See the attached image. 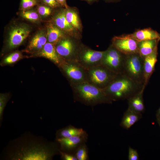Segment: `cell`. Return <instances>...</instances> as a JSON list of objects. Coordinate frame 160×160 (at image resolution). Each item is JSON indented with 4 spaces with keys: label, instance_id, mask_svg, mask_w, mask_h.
I'll list each match as a JSON object with an SVG mask.
<instances>
[{
    "label": "cell",
    "instance_id": "6da1fadb",
    "mask_svg": "<svg viewBox=\"0 0 160 160\" xmlns=\"http://www.w3.org/2000/svg\"><path fill=\"white\" fill-rule=\"evenodd\" d=\"M145 88L143 84L123 74H118L111 82L103 89L113 102L127 100Z\"/></svg>",
    "mask_w": 160,
    "mask_h": 160
},
{
    "label": "cell",
    "instance_id": "7a4b0ae2",
    "mask_svg": "<svg viewBox=\"0 0 160 160\" xmlns=\"http://www.w3.org/2000/svg\"><path fill=\"white\" fill-rule=\"evenodd\" d=\"M74 100L88 106L112 103L103 89L87 82L71 85Z\"/></svg>",
    "mask_w": 160,
    "mask_h": 160
},
{
    "label": "cell",
    "instance_id": "3957f363",
    "mask_svg": "<svg viewBox=\"0 0 160 160\" xmlns=\"http://www.w3.org/2000/svg\"><path fill=\"white\" fill-rule=\"evenodd\" d=\"M144 58L139 53L126 55L122 74L144 86Z\"/></svg>",
    "mask_w": 160,
    "mask_h": 160
},
{
    "label": "cell",
    "instance_id": "277c9868",
    "mask_svg": "<svg viewBox=\"0 0 160 160\" xmlns=\"http://www.w3.org/2000/svg\"><path fill=\"white\" fill-rule=\"evenodd\" d=\"M86 70L87 82L101 89L107 87L118 74L102 64Z\"/></svg>",
    "mask_w": 160,
    "mask_h": 160
},
{
    "label": "cell",
    "instance_id": "5b68a950",
    "mask_svg": "<svg viewBox=\"0 0 160 160\" xmlns=\"http://www.w3.org/2000/svg\"><path fill=\"white\" fill-rule=\"evenodd\" d=\"M58 66L68 78L71 85L87 82L86 69L76 61L63 60Z\"/></svg>",
    "mask_w": 160,
    "mask_h": 160
},
{
    "label": "cell",
    "instance_id": "8992f818",
    "mask_svg": "<svg viewBox=\"0 0 160 160\" xmlns=\"http://www.w3.org/2000/svg\"><path fill=\"white\" fill-rule=\"evenodd\" d=\"M55 150L43 146H31L22 148L14 159L25 160H44L52 159Z\"/></svg>",
    "mask_w": 160,
    "mask_h": 160
},
{
    "label": "cell",
    "instance_id": "52a82bcc",
    "mask_svg": "<svg viewBox=\"0 0 160 160\" xmlns=\"http://www.w3.org/2000/svg\"><path fill=\"white\" fill-rule=\"evenodd\" d=\"M126 56L112 45L105 51L101 64L116 73L122 74Z\"/></svg>",
    "mask_w": 160,
    "mask_h": 160
},
{
    "label": "cell",
    "instance_id": "ba28073f",
    "mask_svg": "<svg viewBox=\"0 0 160 160\" xmlns=\"http://www.w3.org/2000/svg\"><path fill=\"white\" fill-rule=\"evenodd\" d=\"M80 52H77L76 61L85 69L101 64L105 51H97L86 48Z\"/></svg>",
    "mask_w": 160,
    "mask_h": 160
},
{
    "label": "cell",
    "instance_id": "9c48e42d",
    "mask_svg": "<svg viewBox=\"0 0 160 160\" xmlns=\"http://www.w3.org/2000/svg\"><path fill=\"white\" fill-rule=\"evenodd\" d=\"M138 42L130 34H128L114 37L112 45L122 53L128 55L139 53Z\"/></svg>",
    "mask_w": 160,
    "mask_h": 160
},
{
    "label": "cell",
    "instance_id": "30bf717a",
    "mask_svg": "<svg viewBox=\"0 0 160 160\" xmlns=\"http://www.w3.org/2000/svg\"><path fill=\"white\" fill-rule=\"evenodd\" d=\"M56 51L64 60L76 61L77 53L76 46L68 38L62 39L55 45Z\"/></svg>",
    "mask_w": 160,
    "mask_h": 160
},
{
    "label": "cell",
    "instance_id": "8fae6325",
    "mask_svg": "<svg viewBox=\"0 0 160 160\" xmlns=\"http://www.w3.org/2000/svg\"><path fill=\"white\" fill-rule=\"evenodd\" d=\"M30 32L29 27L24 25L13 27L9 33L8 41V47L12 49L20 45L28 37Z\"/></svg>",
    "mask_w": 160,
    "mask_h": 160
},
{
    "label": "cell",
    "instance_id": "7c38bea8",
    "mask_svg": "<svg viewBox=\"0 0 160 160\" xmlns=\"http://www.w3.org/2000/svg\"><path fill=\"white\" fill-rule=\"evenodd\" d=\"M88 135L57 139L62 151L74 154L77 149L87 142Z\"/></svg>",
    "mask_w": 160,
    "mask_h": 160
},
{
    "label": "cell",
    "instance_id": "4fadbf2b",
    "mask_svg": "<svg viewBox=\"0 0 160 160\" xmlns=\"http://www.w3.org/2000/svg\"><path fill=\"white\" fill-rule=\"evenodd\" d=\"M157 47L152 52L144 58V87L145 88L154 70L155 65L157 61Z\"/></svg>",
    "mask_w": 160,
    "mask_h": 160
},
{
    "label": "cell",
    "instance_id": "5bb4252c",
    "mask_svg": "<svg viewBox=\"0 0 160 160\" xmlns=\"http://www.w3.org/2000/svg\"><path fill=\"white\" fill-rule=\"evenodd\" d=\"M38 54L39 56L48 59L58 65L63 60L57 53L55 46L49 42L46 44Z\"/></svg>",
    "mask_w": 160,
    "mask_h": 160
},
{
    "label": "cell",
    "instance_id": "9a60e30c",
    "mask_svg": "<svg viewBox=\"0 0 160 160\" xmlns=\"http://www.w3.org/2000/svg\"><path fill=\"white\" fill-rule=\"evenodd\" d=\"M144 89H142L140 92L127 100L128 108L142 114L144 112L145 108L143 98Z\"/></svg>",
    "mask_w": 160,
    "mask_h": 160
},
{
    "label": "cell",
    "instance_id": "2e32d148",
    "mask_svg": "<svg viewBox=\"0 0 160 160\" xmlns=\"http://www.w3.org/2000/svg\"><path fill=\"white\" fill-rule=\"evenodd\" d=\"M142 117V113L128 108L124 113L120 126L123 128L128 130L141 119Z\"/></svg>",
    "mask_w": 160,
    "mask_h": 160
},
{
    "label": "cell",
    "instance_id": "e0dca14e",
    "mask_svg": "<svg viewBox=\"0 0 160 160\" xmlns=\"http://www.w3.org/2000/svg\"><path fill=\"white\" fill-rule=\"evenodd\" d=\"M130 35L138 41L160 39V34L150 28L137 30Z\"/></svg>",
    "mask_w": 160,
    "mask_h": 160
},
{
    "label": "cell",
    "instance_id": "ac0fdd59",
    "mask_svg": "<svg viewBox=\"0 0 160 160\" xmlns=\"http://www.w3.org/2000/svg\"><path fill=\"white\" fill-rule=\"evenodd\" d=\"M47 35L45 32L41 31L38 32L30 41L28 49L32 52L40 51L47 43Z\"/></svg>",
    "mask_w": 160,
    "mask_h": 160
},
{
    "label": "cell",
    "instance_id": "d6986e66",
    "mask_svg": "<svg viewBox=\"0 0 160 160\" xmlns=\"http://www.w3.org/2000/svg\"><path fill=\"white\" fill-rule=\"evenodd\" d=\"M160 39L142 41L138 44L139 54L143 58L151 54L157 47Z\"/></svg>",
    "mask_w": 160,
    "mask_h": 160
},
{
    "label": "cell",
    "instance_id": "ffe728a7",
    "mask_svg": "<svg viewBox=\"0 0 160 160\" xmlns=\"http://www.w3.org/2000/svg\"><path fill=\"white\" fill-rule=\"evenodd\" d=\"M57 138H68L74 136L88 135L82 128H78L71 125L58 130L57 132Z\"/></svg>",
    "mask_w": 160,
    "mask_h": 160
},
{
    "label": "cell",
    "instance_id": "44dd1931",
    "mask_svg": "<svg viewBox=\"0 0 160 160\" xmlns=\"http://www.w3.org/2000/svg\"><path fill=\"white\" fill-rule=\"evenodd\" d=\"M47 38L48 42L55 46L63 36L62 30L55 24L50 23L47 26Z\"/></svg>",
    "mask_w": 160,
    "mask_h": 160
},
{
    "label": "cell",
    "instance_id": "7402d4cb",
    "mask_svg": "<svg viewBox=\"0 0 160 160\" xmlns=\"http://www.w3.org/2000/svg\"><path fill=\"white\" fill-rule=\"evenodd\" d=\"M55 24L62 31L67 32H72L74 28L67 21L65 14V10L58 12L54 18Z\"/></svg>",
    "mask_w": 160,
    "mask_h": 160
},
{
    "label": "cell",
    "instance_id": "603a6c76",
    "mask_svg": "<svg viewBox=\"0 0 160 160\" xmlns=\"http://www.w3.org/2000/svg\"><path fill=\"white\" fill-rule=\"evenodd\" d=\"M65 14L68 22L75 29L79 30L81 24L78 16L76 11L73 9L66 8Z\"/></svg>",
    "mask_w": 160,
    "mask_h": 160
},
{
    "label": "cell",
    "instance_id": "cb8c5ba5",
    "mask_svg": "<svg viewBox=\"0 0 160 160\" xmlns=\"http://www.w3.org/2000/svg\"><path fill=\"white\" fill-rule=\"evenodd\" d=\"M74 154L77 160L89 159L88 149L86 143L81 144L76 150Z\"/></svg>",
    "mask_w": 160,
    "mask_h": 160
},
{
    "label": "cell",
    "instance_id": "d4e9b609",
    "mask_svg": "<svg viewBox=\"0 0 160 160\" xmlns=\"http://www.w3.org/2000/svg\"><path fill=\"white\" fill-rule=\"evenodd\" d=\"M21 15L24 18L32 22H36L39 19L38 13L32 10H23Z\"/></svg>",
    "mask_w": 160,
    "mask_h": 160
},
{
    "label": "cell",
    "instance_id": "484cf974",
    "mask_svg": "<svg viewBox=\"0 0 160 160\" xmlns=\"http://www.w3.org/2000/svg\"><path fill=\"white\" fill-rule=\"evenodd\" d=\"M22 55L19 52H13L6 57L2 63L10 64L14 63L22 58Z\"/></svg>",
    "mask_w": 160,
    "mask_h": 160
},
{
    "label": "cell",
    "instance_id": "4316f807",
    "mask_svg": "<svg viewBox=\"0 0 160 160\" xmlns=\"http://www.w3.org/2000/svg\"><path fill=\"white\" fill-rule=\"evenodd\" d=\"M37 11L39 15L43 17L49 16L52 12L51 9L49 7L43 5L39 6Z\"/></svg>",
    "mask_w": 160,
    "mask_h": 160
},
{
    "label": "cell",
    "instance_id": "83f0119b",
    "mask_svg": "<svg viewBox=\"0 0 160 160\" xmlns=\"http://www.w3.org/2000/svg\"><path fill=\"white\" fill-rule=\"evenodd\" d=\"M36 0H21V7L23 10H28L36 5Z\"/></svg>",
    "mask_w": 160,
    "mask_h": 160
},
{
    "label": "cell",
    "instance_id": "f1b7e54d",
    "mask_svg": "<svg viewBox=\"0 0 160 160\" xmlns=\"http://www.w3.org/2000/svg\"><path fill=\"white\" fill-rule=\"evenodd\" d=\"M128 159L129 160H139V156L137 151L129 147L128 149Z\"/></svg>",
    "mask_w": 160,
    "mask_h": 160
},
{
    "label": "cell",
    "instance_id": "f546056e",
    "mask_svg": "<svg viewBox=\"0 0 160 160\" xmlns=\"http://www.w3.org/2000/svg\"><path fill=\"white\" fill-rule=\"evenodd\" d=\"M61 158L64 160H77L74 154L59 151Z\"/></svg>",
    "mask_w": 160,
    "mask_h": 160
},
{
    "label": "cell",
    "instance_id": "4dcf8cb0",
    "mask_svg": "<svg viewBox=\"0 0 160 160\" xmlns=\"http://www.w3.org/2000/svg\"><path fill=\"white\" fill-rule=\"evenodd\" d=\"M7 97L4 95L1 94L0 97V119L1 120L6 102Z\"/></svg>",
    "mask_w": 160,
    "mask_h": 160
},
{
    "label": "cell",
    "instance_id": "1f68e13d",
    "mask_svg": "<svg viewBox=\"0 0 160 160\" xmlns=\"http://www.w3.org/2000/svg\"><path fill=\"white\" fill-rule=\"evenodd\" d=\"M44 3L52 8H55L61 6L57 0H41Z\"/></svg>",
    "mask_w": 160,
    "mask_h": 160
},
{
    "label": "cell",
    "instance_id": "d6a6232c",
    "mask_svg": "<svg viewBox=\"0 0 160 160\" xmlns=\"http://www.w3.org/2000/svg\"><path fill=\"white\" fill-rule=\"evenodd\" d=\"M57 1L61 6H65L67 8V6L66 3V0H57Z\"/></svg>",
    "mask_w": 160,
    "mask_h": 160
},
{
    "label": "cell",
    "instance_id": "836d02e7",
    "mask_svg": "<svg viewBox=\"0 0 160 160\" xmlns=\"http://www.w3.org/2000/svg\"><path fill=\"white\" fill-rule=\"evenodd\" d=\"M83 0L89 2H93L94 1H96L97 0Z\"/></svg>",
    "mask_w": 160,
    "mask_h": 160
},
{
    "label": "cell",
    "instance_id": "e575fe53",
    "mask_svg": "<svg viewBox=\"0 0 160 160\" xmlns=\"http://www.w3.org/2000/svg\"><path fill=\"white\" fill-rule=\"evenodd\" d=\"M108 1H116V0H107Z\"/></svg>",
    "mask_w": 160,
    "mask_h": 160
},
{
    "label": "cell",
    "instance_id": "d590c367",
    "mask_svg": "<svg viewBox=\"0 0 160 160\" xmlns=\"http://www.w3.org/2000/svg\"><path fill=\"white\" fill-rule=\"evenodd\" d=\"M158 113H159V114H160V108L159 110Z\"/></svg>",
    "mask_w": 160,
    "mask_h": 160
},
{
    "label": "cell",
    "instance_id": "8d00e7d4",
    "mask_svg": "<svg viewBox=\"0 0 160 160\" xmlns=\"http://www.w3.org/2000/svg\"><path fill=\"white\" fill-rule=\"evenodd\" d=\"M159 123L160 125V119L159 120Z\"/></svg>",
    "mask_w": 160,
    "mask_h": 160
}]
</instances>
